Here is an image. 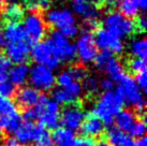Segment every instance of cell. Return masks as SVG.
<instances>
[{"instance_id":"cell-1","label":"cell","mask_w":147,"mask_h":146,"mask_svg":"<svg viewBox=\"0 0 147 146\" xmlns=\"http://www.w3.org/2000/svg\"><path fill=\"white\" fill-rule=\"evenodd\" d=\"M123 104L125 103L117 93L104 91L99 98L92 113L103 122L104 126H111L114 122L115 116L123 110Z\"/></svg>"},{"instance_id":"cell-2","label":"cell","mask_w":147,"mask_h":146,"mask_svg":"<svg viewBox=\"0 0 147 146\" xmlns=\"http://www.w3.org/2000/svg\"><path fill=\"white\" fill-rule=\"evenodd\" d=\"M46 20L49 25L58 29V31L68 39L78 34V27L74 13L68 9H53L46 13Z\"/></svg>"},{"instance_id":"cell-3","label":"cell","mask_w":147,"mask_h":146,"mask_svg":"<svg viewBox=\"0 0 147 146\" xmlns=\"http://www.w3.org/2000/svg\"><path fill=\"white\" fill-rule=\"evenodd\" d=\"M34 106L40 126L44 127L45 129H57L60 124V107L57 102L44 95H40Z\"/></svg>"},{"instance_id":"cell-4","label":"cell","mask_w":147,"mask_h":146,"mask_svg":"<svg viewBox=\"0 0 147 146\" xmlns=\"http://www.w3.org/2000/svg\"><path fill=\"white\" fill-rule=\"evenodd\" d=\"M116 93L121 98L123 103L132 105L136 111L143 112L145 109V99L142 90L136 85L134 78L130 75H123L118 81V87Z\"/></svg>"},{"instance_id":"cell-5","label":"cell","mask_w":147,"mask_h":146,"mask_svg":"<svg viewBox=\"0 0 147 146\" xmlns=\"http://www.w3.org/2000/svg\"><path fill=\"white\" fill-rule=\"evenodd\" d=\"M60 62H71L76 57V51L73 43L59 31H53L46 41Z\"/></svg>"},{"instance_id":"cell-6","label":"cell","mask_w":147,"mask_h":146,"mask_svg":"<svg viewBox=\"0 0 147 146\" xmlns=\"http://www.w3.org/2000/svg\"><path fill=\"white\" fill-rule=\"evenodd\" d=\"M103 25L104 28L120 38L130 36L136 29L134 22H132L131 18L123 16V14H120L117 11L107 13L103 18Z\"/></svg>"},{"instance_id":"cell-7","label":"cell","mask_w":147,"mask_h":146,"mask_svg":"<svg viewBox=\"0 0 147 146\" xmlns=\"http://www.w3.org/2000/svg\"><path fill=\"white\" fill-rule=\"evenodd\" d=\"M28 81L33 88L41 91H49L56 84V76L53 70L41 65H36L29 71Z\"/></svg>"},{"instance_id":"cell-8","label":"cell","mask_w":147,"mask_h":146,"mask_svg":"<svg viewBox=\"0 0 147 146\" xmlns=\"http://www.w3.org/2000/svg\"><path fill=\"white\" fill-rule=\"evenodd\" d=\"M25 39L29 44H36L43 39L46 34V23L44 18L37 12H31L25 17L24 20Z\"/></svg>"},{"instance_id":"cell-9","label":"cell","mask_w":147,"mask_h":146,"mask_svg":"<svg viewBox=\"0 0 147 146\" xmlns=\"http://www.w3.org/2000/svg\"><path fill=\"white\" fill-rule=\"evenodd\" d=\"M74 46L76 51V56L78 57L81 62L83 64L94 62V57L98 53V49L94 43V36L89 30H85L80 34Z\"/></svg>"},{"instance_id":"cell-10","label":"cell","mask_w":147,"mask_h":146,"mask_svg":"<svg viewBox=\"0 0 147 146\" xmlns=\"http://www.w3.org/2000/svg\"><path fill=\"white\" fill-rule=\"evenodd\" d=\"M30 56L37 65L45 66L51 70L57 69L60 65V61L55 56L46 41H40L33 44L32 49H30Z\"/></svg>"},{"instance_id":"cell-11","label":"cell","mask_w":147,"mask_h":146,"mask_svg":"<svg viewBox=\"0 0 147 146\" xmlns=\"http://www.w3.org/2000/svg\"><path fill=\"white\" fill-rule=\"evenodd\" d=\"M94 43L97 49H101L102 51H109L114 54H121L123 52V42L121 38L116 36L112 31L105 28L98 29L94 36Z\"/></svg>"},{"instance_id":"cell-12","label":"cell","mask_w":147,"mask_h":146,"mask_svg":"<svg viewBox=\"0 0 147 146\" xmlns=\"http://www.w3.org/2000/svg\"><path fill=\"white\" fill-rule=\"evenodd\" d=\"M86 115L82 106L78 103L68 104L62 109L60 113V124L63 128L74 131L81 128Z\"/></svg>"},{"instance_id":"cell-13","label":"cell","mask_w":147,"mask_h":146,"mask_svg":"<svg viewBox=\"0 0 147 146\" xmlns=\"http://www.w3.org/2000/svg\"><path fill=\"white\" fill-rule=\"evenodd\" d=\"M5 52L10 62L16 65L25 64L30 56V44L25 40L10 42L7 44Z\"/></svg>"},{"instance_id":"cell-14","label":"cell","mask_w":147,"mask_h":146,"mask_svg":"<svg viewBox=\"0 0 147 146\" xmlns=\"http://www.w3.org/2000/svg\"><path fill=\"white\" fill-rule=\"evenodd\" d=\"M82 85L80 84V82H75L69 87H59L57 89L53 91V100L57 102L58 104H72L75 103L80 96L82 95Z\"/></svg>"},{"instance_id":"cell-15","label":"cell","mask_w":147,"mask_h":146,"mask_svg":"<svg viewBox=\"0 0 147 146\" xmlns=\"http://www.w3.org/2000/svg\"><path fill=\"white\" fill-rule=\"evenodd\" d=\"M74 13L81 17L85 22L87 28H94L97 26V20L99 18L100 12L99 9L94 4L90 3L88 1H84L81 3L73 4Z\"/></svg>"},{"instance_id":"cell-16","label":"cell","mask_w":147,"mask_h":146,"mask_svg":"<svg viewBox=\"0 0 147 146\" xmlns=\"http://www.w3.org/2000/svg\"><path fill=\"white\" fill-rule=\"evenodd\" d=\"M39 129H40V125L37 126L33 122H22L21 127L14 133L15 134L14 138L16 139L21 146H29L30 144L34 143Z\"/></svg>"},{"instance_id":"cell-17","label":"cell","mask_w":147,"mask_h":146,"mask_svg":"<svg viewBox=\"0 0 147 146\" xmlns=\"http://www.w3.org/2000/svg\"><path fill=\"white\" fill-rule=\"evenodd\" d=\"M81 130L85 134V137L91 139L97 138L104 132V125L97 116H94L92 114V115H88L87 117H85L81 126Z\"/></svg>"},{"instance_id":"cell-18","label":"cell","mask_w":147,"mask_h":146,"mask_svg":"<svg viewBox=\"0 0 147 146\" xmlns=\"http://www.w3.org/2000/svg\"><path fill=\"white\" fill-rule=\"evenodd\" d=\"M15 95H16L17 103L26 109L36 105L40 98L39 90L33 88L32 86H25L18 90Z\"/></svg>"},{"instance_id":"cell-19","label":"cell","mask_w":147,"mask_h":146,"mask_svg":"<svg viewBox=\"0 0 147 146\" xmlns=\"http://www.w3.org/2000/svg\"><path fill=\"white\" fill-rule=\"evenodd\" d=\"M30 68L26 64H20L10 68L8 77L14 86H23L28 81Z\"/></svg>"},{"instance_id":"cell-20","label":"cell","mask_w":147,"mask_h":146,"mask_svg":"<svg viewBox=\"0 0 147 146\" xmlns=\"http://www.w3.org/2000/svg\"><path fill=\"white\" fill-rule=\"evenodd\" d=\"M107 140L111 146H134V140L117 128H111L109 130Z\"/></svg>"},{"instance_id":"cell-21","label":"cell","mask_w":147,"mask_h":146,"mask_svg":"<svg viewBox=\"0 0 147 146\" xmlns=\"http://www.w3.org/2000/svg\"><path fill=\"white\" fill-rule=\"evenodd\" d=\"M2 33H3L7 42H9V43L25 40L24 27L18 22H8Z\"/></svg>"},{"instance_id":"cell-22","label":"cell","mask_w":147,"mask_h":146,"mask_svg":"<svg viewBox=\"0 0 147 146\" xmlns=\"http://www.w3.org/2000/svg\"><path fill=\"white\" fill-rule=\"evenodd\" d=\"M136 120V115L131 110H121L114 118L116 128L123 132H128Z\"/></svg>"},{"instance_id":"cell-23","label":"cell","mask_w":147,"mask_h":146,"mask_svg":"<svg viewBox=\"0 0 147 146\" xmlns=\"http://www.w3.org/2000/svg\"><path fill=\"white\" fill-rule=\"evenodd\" d=\"M52 139L55 146H72L75 140L73 131L63 127L55 129Z\"/></svg>"},{"instance_id":"cell-24","label":"cell","mask_w":147,"mask_h":146,"mask_svg":"<svg viewBox=\"0 0 147 146\" xmlns=\"http://www.w3.org/2000/svg\"><path fill=\"white\" fill-rule=\"evenodd\" d=\"M103 71H105V73L109 75V78H111L113 82H118L125 75V70L121 62L114 56L109 60Z\"/></svg>"},{"instance_id":"cell-25","label":"cell","mask_w":147,"mask_h":146,"mask_svg":"<svg viewBox=\"0 0 147 146\" xmlns=\"http://www.w3.org/2000/svg\"><path fill=\"white\" fill-rule=\"evenodd\" d=\"M114 4L118 10L117 12L128 18L135 17L139 14L140 9L138 8L134 0H115Z\"/></svg>"},{"instance_id":"cell-26","label":"cell","mask_w":147,"mask_h":146,"mask_svg":"<svg viewBox=\"0 0 147 146\" xmlns=\"http://www.w3.org/2000/svg\"><path fill=\"white\" fill-rule=\"evenodd\" d=\"M2 16L8 22H18L24 16V9L17 2H9L3 7Z\"/></svg>"},{"instance_id":"cell-27","label":"cell","mask_w":147,"mask_h":146,"mask_svg":"<svg viewBox=\"0 0 147 146\" xmlns=\"http://www.w3.org/2000/svg\"><path fill=\"white\" fill-rule=\"evenodd\" d=\"M22 125L21 115L17 114L15 116L7 117V116H0V130H3L10 134L15 133Z\"/></svg>"},{"instance_id":"cell-28","label":"cell","mask_w":147,"mask_h":146,"mask_svg":"<svg viewBox=\"0 0 147 146\" xmlns=\"http://www.w3.org/2000/svg\"><path fill=\"white\" fill-rule=\"evenodd\" d=\"M131 54L134 58H141L146 59L147 56V41L144 38H138L132 41L130 45Z\"/></svg>"},{"instance_id":"cell-29","label":"cell","mask_w":147,"mask_h":146,"mask_svg":"<svg viewBox=\"0 0 147 146\" xmlns=\"http://www.w3.org/2000/svg\"><path fill=\"white\" fill-rule=\"evenodd\" d=\"M17 114H20L17 106L11 99L0 97V116L11 117V116H15Z\"/></svg>"},{"instance_id":"cell-30","label":"cell","mask_w":147,"mask_h":146,"mask_svg":"<svg viewBox=\"0 0 147 146\" xmlns=\"http://www.w3.org/2000/svg\"><path fill=\"white\" fill-rule=\"evenodd\" d=\"M34 144L36 146H55L52 139V134L47 131V129H45L42 126H40L37 138L34 140Z\"/></svg>"},{"instance_id":"cell-31","label":"cell","mask_w":147,"mask_h":146,"mask_svg":"<svg viewBox=\"0 0 147 146\" xmlns=\"http://www.w3.org/2000/svg\"><path fill=\"white\" fill-rule=\"evenodd\" d=\"M26 9L31 12H39L42 10H46L49 7V0H24Z\"/></svg>"},{"instance_id":"cell-32","label":"cell","mask_w":147,"mask_h":146,"mask_svg":"<svg viewBox=\"0 0 147 146\" xmlns=\"http://www.w3.org/2000/svg\"><path fill=\"white\" fill-rule=\"evenodd\" d=\"M130 134L131 138H143L145 137V132H146V125L145 122L142 119H136L135 122L132 125V127L130 128V130L128 131Z\"/></svg>"},{"instance_id":"cell-33","label":"cell","mask_w":147,"mask_h":146,"mask_svg":"<svg viewBox=\"0 0 147 146\" xmlns=\"http://www.w3.org/2000/svg\"><path fill=\"white\" fill-rule=\"evenodd\" d=\"M56 82H57V84L59 85V87L65 88V87H69L72 84H74L76 81L74 80V77L72 76L71 72L68 69V70H63V71H61V72L58 74L57 76H56Z\"/></svg>"},{"instance_id":"cell-34","label":"cell","mask_w":147,"mask_h":146,"mask_svg":"<svg viewBox=\"0 0 147 146\" xmlns=\"http://www.w3.org/2000/svg\"><path fill=\"white\" fill-rule=\"evenodd\" d=\"M99 81L94 76H87L83 80V85L82 89L85 90L86 93H96L99 90Z\"/></svg>"},{"instance_id":"cell-35","label":"cell","mask_w":147,"mask_h":146,"mask_svg":"<svg viewBox=\"0 0 147 146\" xmlns=\"http://www.w3.org/2000/svg\"><path fill=\"white\" fill-rule=\"evenodd\" d=\"M112 57H113V55H112L111 52H109V51H101L100 53H97V55L94 57V66L97 67V69L103 70Z\"/></svg>"},{"instance_id":"cell-36","label":"cell","mask_w":147,"mask_h":146,"mask_svg":"<svg viewBox=\"0 0 147 146\" xmlns=\"http://www.w3.org/2000/svg\"><path fill=\"white\" fill-rule=\"evenodd\" d=\"M15 93H16L15 86L10 81H4L0 83V97L11 99L15 96Z\"/></svg>"},{"instance_id":"cell-37","label":"cell","mask_w":147,"mask_h":146,"mask_svg":"<svg viewBox=\"0 0 147 146\" xmlns=\"http://www.w3.org/2000/svg\"><path fill=\"white\" fill-rule=\"evenodd\" d=\"M128 67L132 72L138 74L140 72L146 71V61L145 59H141V58H133L128 62Z\"/></svg>"},{"instance_id":"cell-38","label":"cell","mask_w":147,"mask_h":146,"mask_svg":"<svg viewBox=\"0 0 147 146\" xmlns=\"http://www.w3.org/2000/svg\"><path fill=\"white\" fill-rule=\"evenodd\" d=\"M69 71L71 72L72 76L74 77V80L76 82L83 81L87 76V70L81 65H75L73 67H71L69 69Z\"/></svg>"},{"instance_id":"cell-39","label":"cell","mask_w":147,"mask_h":146,"mask_svg":"<svg viewBox=\"0 0 147 146\" xmlns=\"http://www.w3.org/2000/svg\"><path fill=\"white\" fill-rule=\"evenodd\" d=\"M10 68H11V62L8 58L0 57V83L7 81Z\"/></svg>"},{"instance_id":"cell-40","label":"cell","mask_w":147,"mask_h":146,"mask_svg":"<svg viewBox=\"0 0 147 146\" xmlns=\"http://www.w3.org/2000/svg\"><path fill=\"white\" fill-rule=\"evenodd\" d=\"M134 81H135V83H136V85L140 87V89L143 90V91H146V89H147V73H146V71L138 73L136 76H135Z\"/></svg>"},{"instance_id":"cell-41","label":"cell","mask_w":147,"mask_h":146,"mask_svg":"<svg viewBox=\"0 0 147 146\" xmlns=\"http://www.w3.org/2000/svg\"><path fill=\"white\" fill-rule=\"evenodd\" d=\"M96 143L91 138L88 137H81L78 139H75L72 146H94Z\"/></svg>"},{"instance_id":"cell-42","label":"cell","mask_w":147,"mask_h":146,"mask_svg":"<svg viewBox=\"0 0 147 146\" xmlns=\"http://www.w3.org/2000/svg\"><path fill=\"white\" fill-rule=\"evenodd\" d=\"M99 87L103 90V91H112L114 88V82L112 81L109 77H105L99 82Z\"/></svg>"},{"instance_id":"cell-43","label":"cell","mask_w":147,"mask_h":146,"mask_svg":"<svg viewBox=\"0 0 147 146\" xmlns=\"http://www.w3.org/2000/svg\"><path fill=\"white\" fill-rule=\"evenodd\" d=\"M23 118L25 119V122H33V120H36L37 118V112L33 107H28L24 111L23 113Z\"/></svg>"},{"instance_id":"cell-44","label":"cell","mask_w":147,"mask_h":146,"mask_svg":"<svg viewBox=\"0 0 147 146\" xmlns=\"http://www.w3.org/2000/svg\"><path fill=\"white\" fill-rule=\"evenodd\" d=\"M135 27H138V28L141 30V31H145L147 28V18L145 15H141L139 16L138 18V22H136V25H135Z\"/></svg>"},{"instance_id":"cell-45","label":"cell","mask_w":147,"mask_h":146,"mask_svg":"<svg viewBox=\"0 0 147 146\" xmlns=\"http://www.w3.org/2000/svg\"><path fill=\"white\" fill-rule=\"evenodd\" d=\"M4 145L5 146H21L20 143L17 142V140L14 137H8L4 141Z\"/></svg>"},{"instance_id":"cell-46","label":"cell","mask_w":147,"mask_h":146,"mask_svg":"<svg viewBox=\"0 0 147 146\" xmlns=\"http://www.w3.org/2000/svg\"><path fill=\"white\" fill-rule=\"evenodd\" d=\"M136 5H138V8L140 10H145L147 7V0H134Z\"/></svg>"},{"instance_id":"cell-47","label":"cell","mask_w":147,"mask_h":146,"mask_svg":"<svg viewBox=\"0 0 147 146\" xmlns=\"http://www.w3.org/2000/svg\"><path fill=\"white\" fill-rule=\"evenodd\" d=\"M134 146H147V140L145 137L138 139V141L134 142Z\"/></svg>"},{"instance_id":"cell-48","label":"cell","mask_w":147,"mask_h":146,"mask_svg":"<svg viewBox=\"0 0 147 146\" xmlns=\"http://www.w3.org/2000/svg\"><path fill=\"white\" fill-rule=\"evenodd\" d=\"M7 40H5V38H4L3 33L0 32V47H3V46H5L7 45Z\"/></svg>"},{"instance_id":"cell-49","label":"cell","mask_w":147,"mask_h":146,"mask_svg":"<svg viewBox=\"0 0 147 146\" xmlns=\"http://www.w3.org/2000/svg\"><path fill=\"white\" fill-rule=\"evenodd\" d=\"M94 146H111V145L109 144L107 141H105V140H101L100 142H98Z\"/></svg>"},{"instance_id":"cell-50","label":"cell","mask_w":147,"mask_h":146,"mask_svg":"<svg viewBox=\"0 0 147 146\" xmlns=\"http://www.w3.org/2000/svg\"><path fill=\"white\" fill-rule=\"evenodd\" d=\"M107 1V0H92V2L94 3V5L97 4V5H102V4H104Z\"/></svg>"},{"instance_id":"cell-51","label":"cell","mask_w":147,"mask_h":146,"mask_svg":"<svg viewBox=\"0 0 147 146\" xmlns=\"http://www.w3.org/2000/svg\"><path fill=\"white\" fill-rule=\"evenodd\" d=\"M84 1H86V0H73L74 3H81V2H84Z\"/></svg>"},{"instance_id":"cell-52","label":"cell","mask_w":147,"mask_h":146,"mask_svg":"<svg viewBox=\"0 0 147 146\" xmlns=\"http://www.w3.org/2000/svg\"><path fill=\"white\" fill-rule=\"evenodd\" d=\"M2 1H4V0H0V2H2Z\"/></svg>"}]
</instances>
